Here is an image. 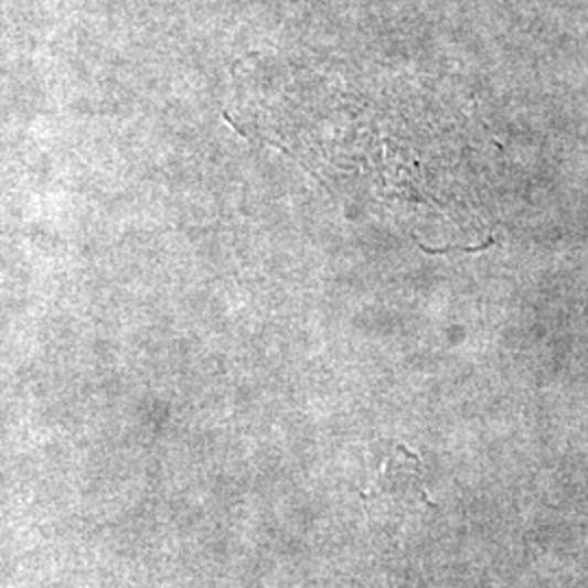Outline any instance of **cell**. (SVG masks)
Here are the masks:
<instances>
[{
	"mask_svg": "<svg viewBox=\"0 0 588 588\" xmlns=\"http://www.w3.org/2000/svg\"><path fill=\"white\" fill-rule=\"evenodd\" d=\"M371 495H382L386 500H393L391 504L417 505L419 500L429 502L419 482L417 467H408L406 462H388V467L379 473Z\"/></svg>",
	"mask_w": 588,
	"mask_h": 588,
	"instance_id": "1",
	"label": "cell"
},
{
	"mask_svg": "<svg viewBox=\"0 0 588 588\" xmlns=\"http://www.w3.org/2000/svg\"><path fill=\"white\" fill-rule=\"evenodd\" d=\"M493 238L491 240H487L484 245H480V247H445V249H429V247H425V245H420L419 243V249L420 252L425 253H431V255H438V253H449V252H467V253H478L482 252V249H489V247H493Z\"/></svg>",
	"mask_w": 588,
	"mask_h": 588,
	"instance_id": "2",
	"label": "cell"
}]
</instances>
